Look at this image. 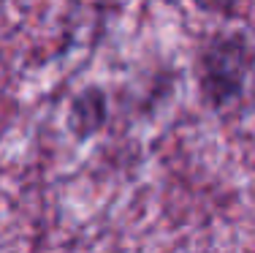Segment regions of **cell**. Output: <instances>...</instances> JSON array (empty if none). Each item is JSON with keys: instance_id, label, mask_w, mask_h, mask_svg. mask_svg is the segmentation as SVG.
<instances>
[{"instance_id": "3", "label": "cell", "mask_w": 255, "mask_h": 253, "mask_svg": "<svg viewBox=\"0 0 255 253\" xmlns=\"http://www.w3.org/2000/svg\"><path fill=\"white\" fill-rule=\"evenodd\" d=\"M198 11L204 14H217V16H234L239 0H193Z\"/></svg>"}, {"instance_id": "1", "label": "cell", "mask_w": 255, "mask_h": 253, "mask_svg": "<svg viewBox=\"0 0 255 253\" xmlns=\"http://www.w3.org/2000/svg\"><path fill=\"white\" fill-rule=\"evenodd\" d=\"M255 68V46L242 33H226L209 41L198 60V87L212 109L234 104Z\"/></svg>"}, {"instance_id": "2", "label": "cell", "mask_w": 255, "mask_h": 253, "mask_svg": "<svg viewBox=\"0 0 255 253\" xmlns=\"http://www.w3.org/2000/svg\"><path fill=\"white\" fill-rule=\"evenodd\" d=\"M109 117V101L101 87H87L74 98L68 109V128L74 131L76 139H90L93 134L106 125Z\"/></svg>"}]
</instances>
